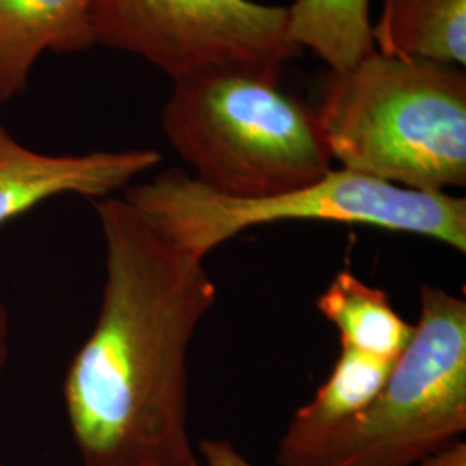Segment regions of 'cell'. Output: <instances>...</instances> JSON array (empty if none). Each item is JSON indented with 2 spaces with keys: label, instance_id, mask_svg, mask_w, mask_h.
I'll use <instances>...</instances> for the list:
<instances>
[{
  "label": "cell",
  "instance_id": "obj_1",
  "mask_svg": "<svg viewBox=\"0 0 466 466\" xmlns=\"http://www.w3.org/2000/svg\"><path fill=\"white\" fill-rule=\"evenodd\" d=\"M106 246L96 325L63 383L84 466H198L188 435V350L217 302L199 259L123 198L94 200Z\"/></svg>",
  "mask_w": 466,
  "mask_h": 466
},
{
  "label": "cell",
  "instance_id": "obj_2",
  "mask_svg": "<svg viewBox=\"0 0 466 466\" xmlns=\"http://www.w3.org/2000/svg\"><path fill=\"white\" fill-rule=\"evenodd\" d=\"M313 109L342 169L420 192L465 187L463 67L375 52L329 71Z\"/></svg>",
  "mask_w": 466,
  "mask_h": 466
},
{
  "label": "cell",
  "instance_id": "obj_3",
  "mask_svg": "<svg viewBox=\"0 0 466 466\" xmlns=\"http://www.w3.org/2000/svg\"><path fill=\"white\" fill-rule=\"evenodd\" d=\"M280 80L279 67H235L173 82L161 127L199 184L254 199L317 184L332 171L313 106Z\"/></svg>",
  "mask_w": 466,
  "mask_h": 466
},
{
  "label": "cell",
  "instance_id": "obj_4",
  "mask_svg": "<svg viewBox=\"0 0 466 466\" xmlns=\"http://www.w3.org/2000/svg\"><path fill=\"white\" fill-rule=\"evenodd\" d=\"M466 432V302L420 285L415 335L377 398L309 433L285 432L279 466H413Z\"/></svg>",
  "mask_w": 466,
  "mask_h": 466
},
{
  "label": "cell",
  "instance_id": "obj_5",
  "mask_svg": "<svg viewBox=\"0 0 466 466\" xmlns=\"http://www.w3.org/2000/svg\"><path fill=\"white\" fill-rule=\"evenodd\" d=\"M123 199L177 248L206 259L238 233L285 219L367 225L411 233L466 252V199L420 192L342 167L319 182L269 198H227L180 167L125 188Z\"/></svg>",
  "mask_w": 466,
  "mask_h": 466
},
{
  "label": "cell",
  "instance_id": "obj_6",
  "mask_svg": "<svg viewBox=\"0 0 466 466\" xmlns=\"http://www.w3.org/2000/svg\"><path fill=\"white\" fill-rule=\"evenodd\" d=\"M96 42L138 56L173 82L217 69L283 66L302 50L287 7L254 0H92Z\"/></svg>",
  "mask_w": 466,
  "mask_h": 466
},
{
  "label": "cell",
  "instance_id": "obj_7",
  "mask_svg": "<svg viewBox=\"0 0 466 466\" xmlns=\"http://www.w3.org/2000/svg\"><path fill=\"white\" fill-rule=\"evenodd\" d=\"M161 161L152 149L46 154L23 146L0 123V227L59 196L111 198Z\"/></svg>",
  "mask_w": 466,
  "mask_h": 466
},
{
  "label": "cell",
  "instance_id": "obj_8",
  "mask_svg": "<svg viewBox=\"0 0 466 466\" xmlns=\"http://www.w3.org/2000/svg\"><path fill=\"white\" fill-rule=\"evenodd\" d=\"M92 0H0V104L26 92L46 52L82 54L96 35Z\"/></svg>",
  "mask_w": 466,
  "mask_h": 466
},
{
  "label": "cell",
  "instance_id": "obj_9",
  "mask_svg": "<svg viewBox=\"0 0 466 466\" xmlns=\"http://www.w3.org/2000/svg\"><path fill=\"white\" fill-rule=\"evenodd\" d=\"M383 56L466 65V0H385L373 26Z\"/></svg>",
  "mask_w": 466,
  "mask_h": 466
},
{
  "label": "cell",
  "instance_id": "obj_10",
  "mask_svg": "<svg viewBox=\"0 0 466 466\" xmlns=\"http://www.w3.org/2000/svg\"><path fill=\"white\" fill-rule=\"evenodd\" d=\"M318 311L340 333V346L396 361L410 346L415 325L392 308L387 292L342 269L317 299Z\"/></svg>",
  "mask_w": 466,
  "mask_h": 466
},
{
  "label": "cell",
  "instance_id": "obj_11",
  "mask_svg": "<svg viewBox=\"0 0 466 466\" xmlns=\"http://www.w3.org/2000/svg\"><path fill=\"white\" fill-rule=\"evenodd\" d=\"M287 34L337 73L377 52L370 0H294L287 7Z\"/></svg>",
  "mask_w": 466,
  "mask_h": 466
},
{
  "label": "cell",
  "instance_id": "obj_12",
  "mask_svg": "<svg viewBox=\"0 0 466 466\" xmlns=\"http://www.w3.org/2000/svg\"><path fill=\"white\" fill-rule=\"evenodd\" d=\"M396 361L342 348L327 382L294 413L285 432H317L361 411L382 390Z\"/></svg>",
  "mask_w": 466,
  "mask_h": 466
},
{
  "label": "cell",
  "instance_id": "obj_13",
  "mask_svg": "<svg viewBox=\"0 0 466 466\" xmlns=\"http://www.w3.org/2000/svg\"><path fill=\"white\" fill-rule=\"evenodd\" d=\"M198 450L200 456L198 466H254L227 439H202Z\"/></svg>",
  "mask_w": 466,
  "mask_h": 466
},
{
  "label": "cell",
  "instance_id": "obj_14",
  "mask_svg": "<svg viewBox=\"0 0 466 466\" xmlns=\"http://www.w3.org/2000/svg\"><path fill=\"white\" fill-rule=\"evenodd\" d=\"M413 466H466L465 441H456L448 448L433 452Z\"/></svg>",
  "mask_w": 466,
  "mask_h": 466
},
{
  "label": "cell",
  "instance_id": "obj_15",
  "mask_svg": "<svg viewBox=\"0 0 466 466\" xmlns=\"http://www.w3.org/2000/svg\"><path fill=\"white\" fill-rule=\"evenodd\" d=\"M9 339H11V321H9V311L4 299L2 279H0V371L7 365V360H9V352H11ZM0 466L4 465L0 463Z\"/></svg>",
  "mask_w": 466,
  "mask_h": 466
}]
</instances>
